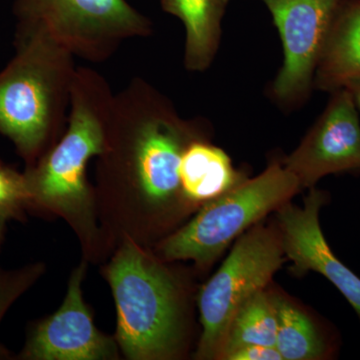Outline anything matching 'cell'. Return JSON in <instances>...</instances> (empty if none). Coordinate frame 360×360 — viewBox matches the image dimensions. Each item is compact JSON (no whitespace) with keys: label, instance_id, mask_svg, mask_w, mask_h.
Listing matches in <instances>:
<instances>
[{"label":"cell","instance_id":"cell-1","mask_svg":"<svg viewBox=\"0 0 360 360\" xmlns=\"http://www.w3.org/2000/svg\"><path fill=\"white\" fill-rule=\"evenodd\" d=\"M198 139H205L200 120H184L160 90L134 78L115 96L105 149L98 156L101 200L127 202L134 214L137 207H165L182 196L180 162Z\"/></svg>","mask_w":360,"mask_h":360},{"label":"cell","instance_id":"cell-2","mask_svg":"<svg viewBox=\"0 0 360 360\" xmlns=\"http://www.w3.org/2000/svg\"><path fill=\"white\" fill-rule=\"evenodd\" d=\"M75 58L39 28L18 25L15 56L0 71V132L30 167L65 132Z\"/></svg>","mask_w":360,"mask_h":360},{"label":"cell","instance_id":"cell-3","mask_svg":"<svg viewBox=\"0 0 360 360\" xmlns=\"http://www.w3.org/2000/svg\"><path fill=\"white\" fill-rule=\"evenodd\" d=\"M115 96L98 71L77 68L65 132L25 172L30 203L65 217L87 241L94 221L86 167L105 149Z\"/></svg>","mask_w":360,"mask_h":360},{"label":"cell","instance_id":"cell-4","mask_svg":"<svg viewBox=\"0 0 360 360\" xmlns=\"http://www.w3.org/2000/svg\"><path fill=\"white\" fill-rule=\"evenodd\" d=\"M117 310L116 340L129 359H167L182 341L179 292L174 277L131 238L104 269Z\"/></svg>","mask_w":360,"mask_h":360},{"label":"cell","instance_id":"cell-5","mask_svg":"<svg viewBox=\"0 0 360 360\" xmlns=\"http://www.w3.org/2000/svg\"><path fill=\"white\" fill-rule=\"evenodd\" d=\"M300 189L297 179L283 163H271L258 176L243 180L208 201L191 222L163 241L161 255L168 260L210 264L236 236L288 202Z\"/></svg>","mask_w":360,"mask_h":360},{"label":"cell","instance_id":"cell-6","mask_svg":"<svg viewBox=\"0 0 360 360\" xmlns=\"http://www.w3.org/2000/svg\"><path fill=\"white\" fill-rule=\"evenodd\" d=\"M18 25L39 28L75 56L110 58L125 40L149 37L153 22L127 0H16Z\"/></svg>","mask_w":360,"mask_h":360},{"label":"cell","instance_id":"cell-7","mask_svg":"<svg viewBox=\"0 0 360 360\" xmlns=\"http://www.w3.org/2000/svg\"><path fill=\"white\" fill-rule=\"evenodd\" d=\"M281 236L257 226L239 238L198 298L202 335L198 357L219 359L234 314L258 291L264 290L283 262Z\"/></svg>","mask_w":360,"mask_h":360},{"label":"cell","instance_id":"cell-8","mask_svg":"<svg viewBox=\"0 0 360 360\" xmlns=\"http://www.w3.org/2000/svg\"><path fill=\"white\" fill-rule=\"evenodd\" d=\"M267 7L283 49L271 86L279 105H297L314 89L315 71L336 15L345 0H259Z\"/></svg>","mask_w":360,"mask_h":360},{"label":"cell","instance_id":"cell-9","mask_svg":"<svg viewBox=\"0 0 360 360\" xmlns=\"http://www.w3.org/2000/svg\"><path fill=\"white\" fill-rule=\"evenodd\" d=\"M331 94L326 110L302 143L283 160L302 188L329 174L360 172V115L352 91Z\"/></svg>","mask_w":360,"mask_h":360},{"label":"cell","instance_id":"cell-10","mask_svg":"<svg viewBox=\"0 0 360 360\" xmlns=\"http://www.w3.org/2000/svg\"><path fill=\"white\" fill-rule=\"evenodd\" d=\"M85 264L71 274L68 293L56 314L47 317L30 335L21 357L30 360L115 359V341L96 328L82 297Z\"/></svg>","mask_w":360,"mask_h":360},{"label":"cell","instance_id":"cell-11","mask_svg":"<svg viewBox=\"0 0 360 360\" xmlns=\"http://www.w3.org/2000/svg\"><path fill=\"white\" fill-rule=\"evenodd\" d=\"M326 195L310 188L303 207L286 202L277 208L284 255L296 271L319 272L347 298L360 319V278L335 257L322 233L319 212Z\"/></svg>","mask_w":360,"mask_h":360},{"label":"cell","instance_id":"cell-12","mask_svg":"<svg viewBox=\"0 0 360 360\" xmlns=\"http://www.w3.org/2000/svg\"><path fill=\"white\" fill-rule=\"evenodd\" d=\"M357 80H360V0H345L319 59L314 89L333 94Z\"/></svg>","mask_w":360,"mask_h":360},{"label":"cell","instance_id":"cell-13","mask_svg":"<svg viewBox=\"0 0 360 360\" xmlns=\"http://www.w3.org/2000/svg\"><path fill=\"white\" fill-rule=\"evenodd\" d=\"M167 13L186 28L184 66L194 72L212 65L221 39V25L229 0H160Z\"/></svg>","mask_w":360,"mask_h":360},{"label":"cell","instance_id":"cell-14","mask_svg":"<svg viewBox=\"0 0 360 360\" xmlns=\"http://www.w3.org/2000/svg\"><path fill=\"white\" fill-rule=\"evenodd\" d=\"M184 200L206 202L219 198L243 181L224 150L198 139L189 144L179 167Z\"/></svg>","mask_w":360,"mask_h":360},{"label":"cell","instance_id":"cell-15","mask_svg":"<svg viewBox=\"0 0 360 360\" xmlns=\"http://www.w3.org/2000/svg\"><path fill=\"white\" fill-rule=\"evenodd\" d=\"M276 315V347L284 360H316L330 348L309 315L278 295H270Z\"/></svg>","mask_w":360,"mask_h":360},{"label":"cell","instance_id":"cell-16","mask_svg":"<svg viewBox=\"0 0 360 360\" xmlns=\"http://www.w3.org/2000/svg\"><path fill=\"white\" fill-rule=\"evenodd\" d=\"M276 315L270 295L258 291L234 314L219 359L245 345L276 347Z\"/></svg>","mask_w":360,"mask_h":360},{"label":"cell","instance_id":"cell-17","mask_svg":"<svg viewBox=\"0 0 360 360\" xmlns=\"http://www.w3.org/2000/svg\"><path fill=\"white\" fill-rule=\"evenodd\" d=\"M30 203V191L25 174L0 162V224L18 217Z\"/></svg>","mask_w":360,"mask_h":360},{"label":"cell","instance_id":"cell-18","mask_svg":"<svg viewBox=\"0 0 360 360\" xmlns=\"http://www.w3.org/2000/svg\"><path fill=\"white\" fill-rule=\"evenodd\" d=\"M40 264L11 271H0V321L11 304L25 292L41 274Z\"/></svg>","mask_w":360,"mask_h":360},{"label":"cell","instance_id":"cell-19","mask_svg":"<svg viewBox=\"0 0 360 360\" xmlns=\"http://www.w3.org/2000/svg\"><path fill=\"white\" fill-rule=\"evenodd\" d=\"M224 359L229 360H283L276 347L245 345L233 350Z\"/></svg>","mask_w":360,"mask_h":360},{"label":"cell","instance_id":"cell-20","mask_svg":"<svg viewBox=\"0 0 360 360\" xmlns=\"http://www.w3.org/2000/svg\"><path fill=\"white\" fill-rule=\"evenodd\" d=\"M347 89L352 91V96H354L355 99V103H356L357 108H359L360 115V80L348 84Z\"/></svg>","mask_w":360,"mask_h":360},{"label":"cell","instance_id":"cell-21","mask_svg":"<svg viewBox=\"0 0 360 360\" xmlns=\"http://www.w3.org/2000/svg\"><path fill=\"white\" fill-rule=\"evenodd\" d=\"M4 224H0V243H1L2 231H4Z\"/></svg>","mask_w":360,"mask_h":360}]
</instances>
